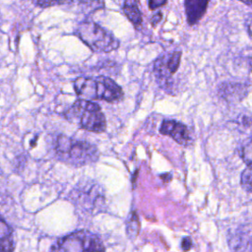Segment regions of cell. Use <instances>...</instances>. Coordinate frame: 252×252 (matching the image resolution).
<instances>
[{"label": "cell", "instance_id": "17", "mask_svg": "<svg viewBox=\"0 0 252 252\" xmlns=\"http://www.w3.org/2000/svg\"><path fill=\"white\" fill-rule=\"evenodd\" d=\"M160 19H161V13L158 12V14H156L155 17L152 19V24H153V26H155Z\"/></svg>", "mask_w": 252, "mask_h": 252}, {"label": "cell", "instance_id": "9", "mask_svg": "<svg viewBox=\"0 0 252 252\" xmlns=\"http://www.w3.org/2000/svg\"><path fill=\"white\" fill-rule=\"evenodd\" d=\"M12 228L1 220V252H13L14 241Z\"/></svg>", "mask_w": 252, "mask_h": 252}, {"label": "cell", "instance_id": "8", "mask_svg": "<svg viewBox=\"0 0 252 252\" xmlns=\"http://www.w3.org/2000/svg\"><path fill=\"white\" fill-rule=\"evenodd\" d=\"M209 1L206 0H186L184 2L185 13L189 25H195L204 16Z\"/></svg>", "mask_w": 252, "mask_h": 252}, {"label": "cell", "instance_id": "12", "mask_svg": "<svg viewBox=\"0 0 252 252\" xmlns=\"http://www.w3.org/2000/svg\"><path fill=\"white\" fill-rule=\"evenodd\" d=\"M240 184L245 191L252 193V167L247 166L242 171L240 177Z\"/></svg>", "mask_w": 252, "mask_h": 252}, {"label": "cell", "instance_id": "20", "mask_svg": "<svg viewBox=\"0 0 252 252\" xmlns=\"http://www.w3.org/2000/svg\"><path fill=\"white\" fill-rule=\"evenodd\" d=\"M251 252H252V241H251Z\"/></svg>", "mask_w": 252, "mask_h": 252}, {"label": "cell", "instance_id": "4", "mask_svg": "<svg viewBox=\"0 0 252 252\" xmlns=\"http://www.w3.org/2000/svg\"><path fill=\"white\" fill-rule=\"evenodd\" d=\"M49 252H105V248L96 234L83 229L58 239Z\"/></svg>", "mask_w": 252, "mask_h": 252}, {"label": "cell", "instance_id": "3", "mask_svg": "<svg viewBox=\"0 0 252 252\" xmlns=\"http://www.w3.org/2000/svg\"><path fill=\"white\" fill-rule=\"evenodd\" d=\"M65 116L70 121L79 124L82 128L100 133L105 130L106 120L100 106L91 100L79 98L66 111Z\"/></svg>", "mask_w": 252, "mask_h": 252}, {"label": "cell", "instance_id": "18", "mask_svg": "<svg viewBox=\"0 0 252 252\" xmlns=\"http://www.w3.org/2000/svg\"><path fill=\"white\" fill-rule=\"evenodd\" d=\"M248 63H249V66H250V68L252 69V53L249 55V58H248Z\"/></svg>", "mask_w": 252, "mask_h": 252}, {"label": "cell", "instance_id": "1", "mask_svg": "<svg viewBox=\"0 0 252 252\" xmlns=\"http://www.w3.org/2000/svg\"><path fill=\"white\" fill-rule=\"evenodd\" d=\"M74 90L82 99H102L114 101L122 97L123 91L107 77H79L74 81Z\"/></svg>", "mask_w": 252, "mask_h": 252}, {"label": "cell", "instance_id": "19", "mask_svg": "<svg viewBox=\"0 0 252 252\" xmlns=\"http://www.w3.org/2000/svg\"><path fill=\"white\" fill-rule=\"evenodd\" d=\"M245 5H248V6H250V7H252V1H244L243 2Z\"/></svg>", "mask_w": 252, "mask_h": 252}, {"label": "cell", "instance_id": "11", "mask_svg": "<svg viewBox=\"0 0 252 252\" xmlns=\"http://www.w3.org/2000/svg\"><path fill=\"white\" fill-rule=\"evenodd\" d=\"M239 155L242 160L246 163V165L252 167V133L250 137L241 144L239 149Z\"/></svg>", "mask_w": 252, "mask_h": 252}, {"label": "cell", "instance_id": "5", "mask_svg": "<svg viewBox=\"0 0 252 252\" xmlns=\"http://www.w3.org/2000/svg\"><path fill=\"white\" fill-rule=\"evenodd\" d=\"M76 34L91 49L96 52H110L119 46L118 39L107 30L92 22L79 25Z\"/></svg>", "mask_w": 252, "mask_h": 252}, {"label": "cell", "instance_id": "6", "mask_svg": "<svg viewBox=\"0 0 252 252\" xmlns=\"http://www.w3.org/2000/svg\"><path fill=\"white\" fill-rule=\"evenodd\" d=\"M159 132L162 135L171 137L176 143L182 146H188L191 143L190 133L188 128L175 120H163Z\"/></svg>", "mask_w": 252, "mask_h": 252}, {"label": "cell", "instance_id": "13", "mask_svg": "<svg viewBox=\"0 0 252 252\" xmlns=\"http://www.w3.org/2000/svg\"><path fill=\"white\" fill-rule=\"evenodd\" d=\"M35 5H38L40 7H49L52 5H63V4H69V1H34Z\"/></svg>", "mask_w": 252, "mask_h": 252}, {"label": "cell", "instance_id": "16", "mask_svg": "<svg viewBox=\"0 0 252 252\" xmlns=\"http://www.w3.org/2000/svg\"><path fill=\"white\" fill-rule=\"evenodd\" d=\"M246 29H247V32L249 34V36L252 38V15H250L247 20H246Z\"/></svg>", "mask_w": 252, "mask_h": 252}, {"label": "cell", "instance_id": "10", "mask_svg": "<svg viewBox=\"0 0 252 252\" xmlns=\"http://www.w3.org/2000/svg\"><path fill=\"white\" fill-rule=\"evenodd\" d=\"M122 9H123V12L126 15V17L134 25L139 26L142 23V21H143L142 14L140 12L138 3L136 1H125Z\"/></svg>", "mask_w": 252, "mask_h": 252}, {"label": "cell", "instance_id": "14", "mask_svg": "<svg viewBox=\"0 0 252 252\" xmlns=\"http://www.w3.org/2000/svg\"><path fill=\"white\" fill-rule=\"evenodd\" d=\"M165 3H166V1H164V0H151L149 2V8L151 10H155V9L164 5Z\"/></svg>", "mask_w": 252, "mask_h": 252}, {"label": "cell", "instance_id": "7", "mask_svg": "<svg viewBox=\"0 0 252 252\" xmlns=\"http://www.w3.org/2000/svg\"><path fill=\"white\" fill-rule=\"evenodd\" d=\"M181 58L180 51H173L159 57L155 63V73L158 78L164 79L174 74L179 67Z\"/></svg>", "mask_w": 252, "mask_h": 252}, {"label": "cell", "instance_id": "15", "mask_svg": "<svg viewBox=\"0 0 252 252\" xmlns=\"http://www.w3.org/2000/svg\"><path fill=\"white\" fill-rule=\"evenodd\" d=\"M192 246V240L190 237H184L181 241V247L184 251H188Z\"/></svg>", "mask_w": 252, "mask_h": 252}, {"label": "cell", "instance_id": "2", "mask_svg": "<svg viewBox=\"0 0 252 252\" xmlns=\"http://www.w3.org/2000/svg\"><path fill=\"white\" fill-rule=\"evenodd\" d=\"M55 155L61 160L73 165H85L95 161L98 150L88 142L58 135L55 141Z\"/></svg>", "mask_w": 252, "mask_h": 252}]
</instances>
